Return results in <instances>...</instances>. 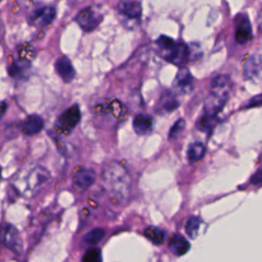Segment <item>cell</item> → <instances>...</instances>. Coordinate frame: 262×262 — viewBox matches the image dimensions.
Masks as SVG:
<instances>
[{"label":"cell","mask_w":262,"mask_h":262,"mask_svg":"<svg viewBox=\"0 0 262 262\" xmlns=\"http://www.w3.org/2000/svg\"><path fill=\"white\" fill-rule=\"evenodd\" d=\"M250 181H251L252 184H256V185L262 183V167H261L260 169H258V170L252 175Z\"/></svg>","instance_id":"obj_27"},{"label":"cell","mask_w":262,"mask_h":262,"mask_svg":"<svg viewBox=\"0 0 262 262\" xmlns=\"http://www.w3.org/2000/svg\"><path fill=\"white\" fill-rule=\"evenodd\" d=\"M55 14H56L55 9L53 7L45 6V7L35 10L31 14L29 21L31 25H33L35 27L42 28V27H45V26L51 24L55 17Z\"/></svg>","instance_id":"obj_9"},{"label":"cell","mask_w":262,"mask_h":262,"mask_svg":"<svg viewBox=\"0 0 262 262\" xmlns=\"http://www.w3.org/2000/svg\"><path fill=\"white\" fill-rule=\"evenodd\" d=\"M173 87L176 92L180 94H187L192 90L193 78L187 69L181 68L177 72L173 82Z\"/></svg>","instance_id":"obj_8"},{"label":"cell","mask_w":262,"mask_h":262,"mask_svg":"<svg viewBox=\"0 0 262 262\" xmlns=\"http://www.w3.org/2000/svg\"><path fill=\"white\" fill-rule=\"evenodd\" d=\"M6 110H7V104H6L5 102L1 101V102H0V120L3 118V116H4L5 112H6Z\"/></svg>","instance_id":"obj_29"},{"label":"cell","mask_w":262,"mask_h":262,"mask_svg":"<svg viewBox=\"0 0 262 262\" xmlns=\"http://www.w3.org/2000/svg\"><path fill=\"white\" fill-rule=\"evenodd\" d=\"M0 1H1V0H0Z\"/></svg>","instance_id":"obj_32"},{"label":"cell","mask_w":262,"mask_h":262,"mask_svg":"<svg viewBox=\"0 0 262 262\" xmlns=\"http://www.w3.org/2000/svg\"><path fill=\"white\" fill-rule=\"evenodd\" d=\"M230 82L229 76L227 75H218L216 76L212 82H211V87H227Z\"/></svg>","instance_id":"obj_26"},{"label":"cell","mask_w":262,"mask_h":262,"mask_svg":"<svg viewBox=\"0 0 262 262\" xmlns=\"http://www.w3.org/2000/svg\"><path fill=\"white\" fill-rule=\"evenodd\" d=\"M80 119H81V113H80L79 106L77 104L72 105L70 108L63 112L57 119L55 123L56 132L62 133V134L70 133L77 126Z\"/></svg>","instance_id":"obj_5"},{"label":"cell","mask_w":262,"mask_h":262,"mask_svg":"<svg viewBox=\"0 0 262 262\" xmlns=\"http://www.w3.org/2000/svg\"><path fill=\"white\" fill-rule=\"evenodd\" d=\"M119 11L121 14L130 19L139 18L142 8L139 2L134 0H122L119 3Z\"/></svg>","instance_id":"obj_14"},{"label":"cell","mask_w":262,"mask_h":262,"mask_svg":"<svg viewBox=\"0 0 262 262\" xmlns=\"http://www.w3.org/2000/svg\"><path fill=\"white\" fill-rule=\"evenodd\" d=\"M178 105H179V102L177 101L176 97L172 93L167 92L161 97L159 107L161 111H163L165 113H171L175 108H177Z\"/></svg>","instance_id":"obj_19"},{"label":"cell","mask_w":262,"mask_h":262,"mask_svg":"<svg viewBox=\"0 0 262 262\" xmlns=\"http://www.w3.org/2000/svg\"><path fill=\"white\" fill-rule=\"evenodd\" d=\"M184 127H185V121L183 119L177 120L169 131V135H168L169 139L170 140L176 139L178 137V135L181 133V131L184 129Z\"/></svg>","instance_id":"obj_24"},{"label":"cell","mask_w":262,"mask_h":262,"mask_svg":"<svg viewBox=\"0 0 262 262\" xmlns=\"http://www.w3.org/2000/svg\"><path fill=\"white\" fill-rule=\"evenodd\" d=\"M257 25H258L259 31L262 32V8L260 9L259 14H258V17H257Z\"/></svg>","instance_id":"obj_30"},{"label":"cell","mask_w":262,"mask_h":262,"mask_svg":"<svg viewBox=\"0 0 262 262\" xmlns=\"http://www.w3.org/2000/svg\"><path fill=\"white\" fill-rule=\"evenodd\" d=\"M44 127L43 119L38 115H30L25 119L21 126V131L26 135H35L39 133Z\"/></svg>","instance_id":"obj_15"},{"label":"cell","mask_w":262,"mask_h":262,"mask_svg":"<svg viewBox=\"0 0 262 262\" xmlns=\"http://www.w3.org/2000/svg\"><path fill=\"white\" fill-rule=\"evenodd\" d=\"M235 40L239 44H246L252 37V27L246 14H239L235 18Z\"/></svg>","instance_id":"obj_10"},{"label":"cell","mask_w":262,"mask_h":262,"mask_svg":"<svg viewBox=\"0 0 262 262\" xmlns=\"http://www.w3.org/2000/svg\"><path fill=\"white\" fill-rule=\"evenodd\" d=\"M206 151V147L203 143L201 142H193L189 144L186 155H187V160L189 163H195L200 161Z\"/></svg>","instance_id":"obj_18"},{"label":"cell","mask_w":262,"mask_h":262,"mask_svg":"<svg viewBox=\"0 0 262 262\" xmlns=\"http://www.w3.org/2000/svg\"><path fill=\"white\" fill-rule=\"evenodd\" d=\"M154 128V118L149 115L138 114L133 119V129L138 135L148 134Z\"/></svg>","instance_id":"obj_13"},{"label":"cell","mask_w":262,"mask_h":262,"mask_svg":"<svg viewBox=\"0 0 262 262\" xmlns=\"http://www.w3.org/2000/svg\"><path fill=\"white\" fill-rule=\"evenodd\" d=\"M0 178H1V167H0Z\"/></svg>","instance_id":"obj_31"},{"label":"cell","mask_w":262,"mask_h":262,"mask_svg":"<svg viewBox=\"0 0 262 262\" xmlns=\"http://www.w3.org/2000/svg\"><path fill=\"white\" fill-rule=\"evenodd\" d=\"M50 173L43 166L37 165L24 176V188L21 192L26 195H34L49 179Z\"/></svg>","instance_id":"obj_3"},{"label":"cell","mask_w":262,"mask_h":262,"mask_svg":"<svg viewBox=\"0 0 262 262\" xmlns=\"http://www.w3.org/2000/svg\"><path fill=\"white\" fill-rule=\"evenodd\" d=\"M102 177L112 194L118 202H124L130 193V177L119 163L107 164L102 171Z\"/></svg>","instance_id":"obj_1"},{"label":"cell","mask_w":262,"mask_h":262,"mask_svg":"<svg viewBox=\"0 0 262 262\" xmlns=\"http://www.w3.org/2000/svg\"><path fill=\"white\" fill-rule=\"evenodd\" d=\"M144 235L155 245H162L165 241V231L157 226H148L144 230Z\"/></svg>","instance_id":"obj_20"},{"label":"cell","mask_w":262,"mask_h":262,"mask_svg":"<svg viewBox=\"0 0 262 262\" xmlns=\"http://www.w3.org/2000/svg\"><path fill=\"white\" fill-rule=\"evenodd\" d=\"M0 239L3 245L13 253L20 255L23 252V242L18 230L12 224H5L0 231Z\"/></svg>","instance_id":"obj_6"},{"label":"cell","mask_w":262,"mask_h":262,"mask_svg":"<svg viewBox=\"0 0 262 262\" xmlns=\"http://www.w3.org/2000/svg\"><path fill=\"white\" fill-rule=\"evenodd\" d=\"M105 231L102 228H94L84 236V242L90 246L97 245L104 236Z\"/></svg>","instance_id":"obj_23"},{"label":"cell","mask_w":262,"mask_h":262,"mask_svg":"<svg viewBox=\"0 0 262 262\" xmlns=\"http://www.w3.org/2000/svg\"><path fill=\"white\" fill-rule=\"evenodd\" d=\"M95 181V174L90 169L81 168L74 173V182L81 189L90 187Z\"/></svg>","instance_id":"obj_16"},{"label":"cell","mask_w":262,"mask_h":262,"mask_svg":"<svg viewBox=\"0 0 262 262\" xmlns=\"http://www.w3.org/2000/svg\"><path fill=\"white\" fill-rule=\"evenodd\" d=\"M168 244H169V249L176 256H182L186 254L190 249V245L188 241L178 233L172 234L171 237L169 238Z\"/></svg>","instance_id":"obj_17"},{"label":"cell","mask_w":262,"mask_h":262,"mask_svg":"<svg viewBox=\"0 0 262 262\" xmlns=\"http://www.w3.org/2000/svg\"><path fill=\"white\" fill-rule=\"evenodd\" d=\"M262 104V94L255 96L248 104L249 107H253V106H257V105H261Z\"/></svg>","instance_id":"obj_28"},{"label":"cell","mask_w":262,"mask_h":262,"mask_svg":"<svg viewBox=\"0 0 262 262\" xmlns=\"http://www.w3.org/2000/svg\"><path fill=\"white\" fill-rule=\"evenodd\" d=\"M54 68L57 75L64 82H71L76 77V71L67 56H60L57 58L54 63Z\"/></svg>","instance_id":"obj_12"},{"label":"cell","mask_w":262,"mask_h":262,"mask_svg":"<svg viewBox=\"0 0 262 262\" xmlns=\"http://www.w3.org/2000/svg\"><path fill=\"white\" fill-rule=\"evenodd\" d=\"M102 16L98 14L92 7L81 10L76 16V21L85 32L93 31L100 23Z\"/></svg>","instance_id":"obj_7"},{"label":"cell","mask_w":262,"mask_h":262,"mask_svg":"<svg viewBox=\"0 0 262 262\" xmlns=\"http://www.w3.org/2000/svg\"><path fill=\"white\" fill-rule=\"evenodd\" d=\"M244 75L248 80L259 81L262 79V59L259 55H251L244 64Z\"/></svg>","instance_id":"obj_11"},{"label":"cell","mask_w":262,"mask_h":262,"mask_svg":"<svg viewBox=\"0 0 262 262\" xmlns=\"http://www.w3.org/2000/svg\"><path fill=\"white\" fill-rule=\"evenodd\" d=\"M201 225V219L198 216H191L185 224V231L186 234L190 237V238H195L199 232V228Z\"/></svg>","instance_id":"obj_22"},{"label":"cell","mask_w":262,"mask_h":262,"mask_svg":"<svg viewBox=\"0 0 262 262\" xmlns=\"http://www.w3.org/2000/svg\"><path fill=\"white\" fill-rule=\"evenodd\" d=\"M84 261L87 262H95V261H100L101 260V256H100V251L96 248H90L89 250H87V252L85 253L84 257H83Z\"/></svg>","instance_id":"obj_25"},{"label":"cell","mask_w":262,"mask_h":262,"mask_svg":"<svg viewBox=\"0 0 262 262\" xmlns=\"http://www.w3.org/2000/svg\"><path fill=\"white\" fill-rule=\"evenodd\" d=\"M30 67V61L24 58L15 60L9 68V75L13 78L23 77Z\"/></svg>","instance_id":"obj_21"},{"label":"cell","mask_w":262,"mask_h":262,"mask_svg":"<svg viewBox=\"0 0 262 262\" xmlns=\"http://www.w3.org/2000/svg\"><path fill=\"white\" fill-rule=\"evenodd\" d=\"M160 54L167 61L181 66L185 63L189 56L188 47L183 43H176L172 38L167 36H161L156 41Z\"/></svg>","instance_id":"obj_2"},{"label":"cell","mask_w":262,"mask_h":262,"mask_svg":"<svg viewBox=\"0 0 262 262\" xmlns=\"http://www.w3.org/2000/svg\"><path fill=\"white\" fill-rule=\"evenodd\" d=\"M227 98V87H213L211 93L206 98L203 115L208 118L215 119V117L222 111Z\"/></svg>","instance_id":"obj_4"}]
</instances>
